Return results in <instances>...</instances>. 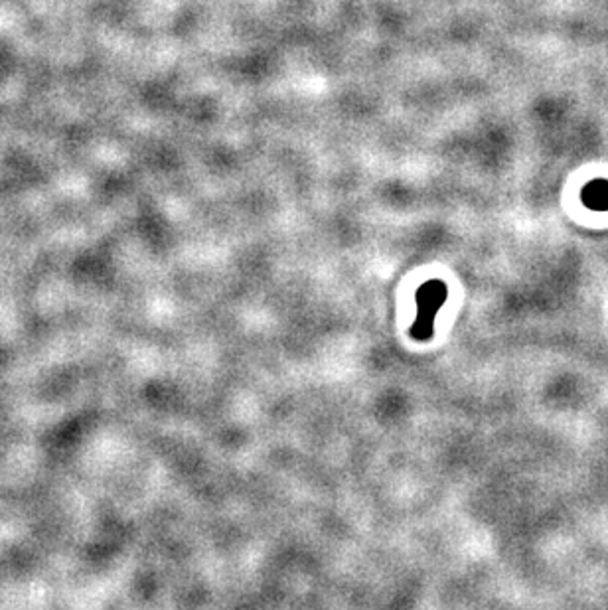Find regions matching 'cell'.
Instances as JSON below:
<instances>
[{
    "label": "cell",
    "mask_w": 608,
    "mask_h": 610,
    "mask_svg": "<svg viewBox=\"0 0 608 610\" xmlns=\"http://www.w3.org/2000/svg\"><path fill=\"white\" fill-rule=\"evenodd\" d=\"M446 297H449V291H446L444 283H441V281L425 283L423 287L417 291L415 299H417V307H419V312H417V318H415L413 328H411V336L415 340L426 342L433 336L435 317L444 304Z\"/></svg>",
    "instance_id": "6da1fadb"
},
{
    "label": "cell",
    "mask_w": 608,
    "mask_h": 610,
    "mask_svg": "<svg viewBox=\"0 0 608 610\" xmlns=\"http://www.w3.org/2000/svg\"><path fill=\"white\" fill-rule=\"evenodd\" d=\"M583 204L595 212H608V180H593L583 188Z\"/></svg>",
    "instance_id": "7a4b0ae2"
}]
</instances>
